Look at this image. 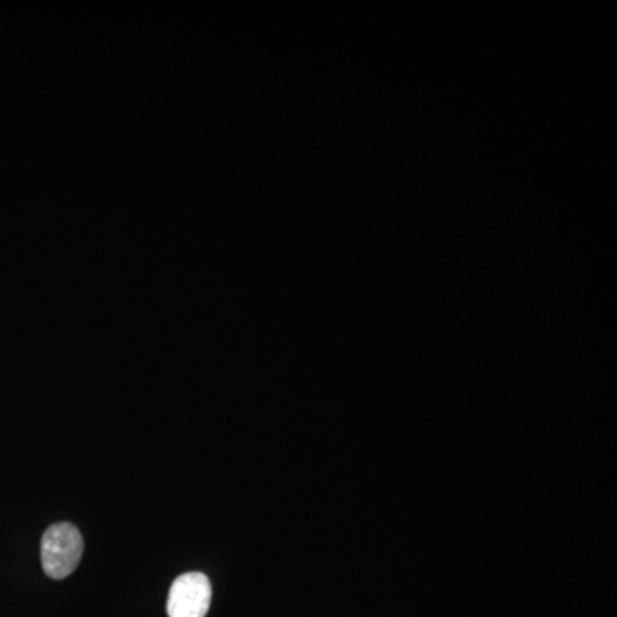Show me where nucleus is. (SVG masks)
Instances as JSON below:
<instances>
[{"label":"nucleus","instance_id":"nucleus-1","mask_svg":"<svg viewBox=\"0 0 617 617\" xmlns=\"http://www.w3.org/2000/svg\"><path fill=\"white\" fill-rule=\"evenodd\" d=\"M85 551V541L73 523H55L42 538L43 572L54 579H64L76 572Z\"/></svg>","mask_w":617,"mask_h":617},{"label":"nucleus","instance_id":"nucleus-2","mask_svg":"<svg viewBox=\"0 0 617 617\" xmlns=\"http://www.w3.org/2000/svg\"><path fill=\"white\" fill-rule=\"evenodd\" d=\"M210 578L204 573H184L172 583L167 598L169 617H206L211 607Z\"/></svg>","mask_w":617,"mask_h":617}]
</instances>
